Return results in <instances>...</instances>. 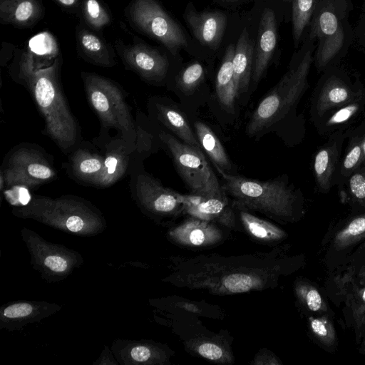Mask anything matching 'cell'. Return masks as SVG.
Returning <instances> with one entry per match:
<instances>
[{
	"mask_svg": "<svg viewBox=\"0 0 365 365\" xmlns=\"http://www.w3.org/2000/svg\"><path fill=\"white\" fill-rule=\"evenodd\" d=\"M82 215H73L69 217L65 222L66 228L73 232H77L81 230L84 227V220Z\"/></svg>",
	"mask_w": 365,
	"mask_h": 365,
	"instance_id": "obj_38",
	"label": "cell"
},
{
	"mask_svg": "<svg viewBox=\"0 0 365 365\" xmlns=\"http://www.w3.org/2000/svg\"><path fill=\"white\" fill-rule=\"evenodd\" d=\"M344 283H351L354 285L365 286V259H362L360 265L356 264L351 268L350 272H346L344 277Z\"/></svg>",
	"mask_w": 365,
	"mask_h": 365,
	"instance_id": "obj_33",
	"label": "cell"
},
{
	"mask_svg": "<svg viewBox=\"0 0 365 365\" xmlns=\"http://www.w3.org/2000/svg\"><path fill=\"white\" fill-rule=\"evenodd\" d=\"M364 325H365V313H364V317L362 319L361 327L364 326Z\"/></svg>",
	"mask_w": 365,
	"mask_h": 365,
	"instance_id": "obj_44",
	"label": "cell"
},
{
	"mask_svg": "<svg viewBox=\"0 0 365 365\" xmlns=\"http://www.w3.org/2000/svg\"><path fill=\"white\" fill-rule=\"evenodd\" d=\"M103 153L87 143H79L70 153L66 170L78 183L94 186L103 169Z\"/></svg>",
	"mask_w": 365,
	"mask_h": 365,
	"instance_id": "obj_14",
	"label": "cell"
},
{
	"mask_svg": "<svg viewBox=\"0 0 365 365\" xmlns=\"http://www.w3.org/2000/svg\"><path fill=\"white\" fill-rule=\"evenodd\" d=\"M217 170L222 178L224 192L238 201L277 213L287 214L291 212L295 195L282 178L262 181Z\"/></svg>",
	"mask_w": 365,
	"mask_h": 365,
	"instance_id": "obj_5",
	"label": "cell"
},
{
	"mask_svg": "<svg viewBox=\"0 0 365 365\" xmlns=\"http://www.w3.org/2000/svg\"><path fill=\"white\" fill-rule=\"evenodd\" d=\"M44 264L51 270L56 272H63L68 267L66 260L58 256H48L45 259Z\"/></svg>",
	"mask_w": 365,
	"mask_h": 365,
	"instance_id": "obj_37",
	"label": "cell"
},
{
	"mask_svg": "<svg viewBox=\"0 0 365 365\" xmlns=\"http://www.w3.org/2000/svg\"><path fill=\"white\" fill-rule=\"evenodd\" d=\"M336 150L335 146H327L315 155L314 171L317 182L320 188L327 190L334 169Z\"/></svg>",
	"mask_w": 365,
	"mask_h": 365,
	"instance_id": "obj_22",
	"label": "cell"
},
{
	"mask_svg": "<svg viewBox=\"0 0 365 365\" xmlns=\"http://www.w3.org/2000/svg\"><path fill=\"white\" fill-rule=\"evenodd\" d=\"M317 0H292V29L295 46L302 32L314 14Z\"/></svg>",
	"mask_w": 365,
	"mask_h": 365,
	"instance_id": "obj_23",
	"label": "cell"
},
{
	"mask_svg": "<svg viewBox=\"0 0 365 365\" xmlns=\"http://www.w3.org/2000/svg\"><path fill=\"white\" fill-rule=\"evenodd\" d=\"M184 18L202 45L212 50H216L219 47L227 24V17L223 13L197 12L188 6Z\"/></svg>",
	"mask_w": 365,
	"mask_h": 365,
	"instance_id": "obj_13",
	"label": "cell"
},
{
	"mask_svg": "<svg viewBox=\"0 0 365 365\" xmlns=\"http://www.w3.org/2000/svg\"><path fill=\"white\" fill-rule=\"evenodd\" d=\"M0 170V188L33 189L53 180L57 173L46 154L32 145H19L5 158Z\"/></svg>",
	"mask_w": 365,
	"mask_h": 365,
	"instance_id": "obj_6",
	"label": "cell"
},
{
	"mask_svg": "<svg viewBox=\"0 0 365 365\" xmlns=\"http://www.w3.org/2000/svg\"><path fill=\"white\" fill-rule=\"evenodd\" d=\"M130 356L137 361H145L150 358V351L147 347L136 346L131 350Z\"/></svg>",
	"mask_w": 365,
	"mask_h": 365,
	"instance_id": "obj_39",
	"label": "cell"
},
{
	"mask_svg": "<svg viewBox=\"0 0 365 365\" xmlns=\"http://www.w3.org/2000/svg\"><path fill=\"white\" fill-rule=\"evenodd\" d=\"M354 93L348 86L337 78H329L322 88L317 101V111L319 115L335 108L352 102Z\"/></svg>",
	"mask_w": 365,
	"mask_h": 365,
	"instance_id": "obj_20",
	"label": "cell"
},
{
	"mask_svg": "<svg viewBox=\"0 0 365 365\" xmlns=\"http://www.w3.org/2000/svg\"><path fill=\"white\" fill-rule=\"evenodd\" d=\"M148 110L153 123L163 126L185 143L202 150L195 131L177 106L165 98L154 96L148 100Z\"/></svg>",
	"mask_w": 365,
	"mask_h": 365,
	"instance_id": "obj_11",
	"label": "cell"
},
{
	"mask_svg": "<svg viewBox=\"0 0 365 365\" xmlns=\"http://www.w3.org/2000/svg\"><path fill=\"white\" fill-rule=\"evenodd\" d=\"M194 131L202 150L208 155L216 170L235 174L233 165L225 149L210 126L197 120L194 123Z\"/></svg>",
	"mask_w": 365,
	"mask_h": 365,
	"instance_id": "obj_17",
	"label": "cell"
},
{
	"mask_svg": "<svg viewBox=\"0 0 365 365\" xmlns=\"http://www.w3.org/2000/svg\"><path fill=\"white\" fill-rule=\"evenodd\" d=\"M314 13L312 36L319 40L317 63L319 67H323L340 51L344 43V33L332 0H322Z\"/></svg>",
	"mask_w": 365,
	"mask_h": 365,
	"instance_id": "obj_9",
	"label": "cell"
},
{
	"mask_svg": "<svg viewBox=\"0 0 365 365\" xmlns=\"http://www.w3.org/2000/svg\"><path fill=\"white\" fill-rule=\"evenodd\" d=\"M190 242L195 245H200L204 242L205 235L200 229H195L190 235Z\"/></svg>",
	"mask_w": 365,
	"mask_h": 365,
	"instance_id": "obj_40",
	"label": "cell"
},
{
	"mask_svg": "<svg viewBox=\"0 0 365 365\" xmlns=\"http://www.w3.org/2000/svg\"><path fill=\"white\" fill-rule=\"evenodd\" d=\"M254 46L245 29L237 42L232 61L237 98L247 92L252 80Z\"/></svg>",
	"mask_w": 365,
	"mask_h": 365,
	"instance_id": "obj_15",
	"label": "cell"
},
{
	"mask_svg": "<svg viewBox=\"0 0 365 365\" xmlns=\"http://www.w3.org/2000/svg\"><path fill=\"white\" fill-rule=\"evenodd\" d=\"M347 294L348 304L351 307L356 325L361 328L365 313V286L354 285Z\"/></svg>",
	"mask_w": 365,
	"mask_h": 365,
	"instance_id": "obj_27",
	"label": "cell"
},
{
	"mask_svg": "<svg viewBox=\"0 0 365 365\" xmlns=\"http://www.w3.org/2000/svg\"><path fill=\"white\" fill-rule=\"evenodd\" d=\"M244 219L247 221L250 232L259 238H264L267 235V230L258 220L247 214L243 215Z\"/></svg>",
	"mask_w": 365,
	"mask_h": 365,
	"instance_id": "obj_36",
	"label": "cell"
},
{
	"mask_svg": "<svg viewBox=\"0 0 365 365\" xmlns=\"http://www.w3.org/2000/svg\"><path fill=\"white\" fill-rule=\"evenodd\" d=\"M205 76L203 66L198 62L193 63L178 75L176 82L180 91L185 94L193 93L202 82Z\"/></svg>",
	"mask_w": 365,
	"mask_h": 365,
	"instance_id": "obj_25",
	"label": "cell"
},
{
	"mask_svg": "<svg viewBox=\"0 0 365 365\" xmlns=\"http://www.w3.org/2000/svg\"><path fill=\"white\" fill-rule=\"evenodd\" d=\"M83 13L87 24L94 29H101L110 21L108 11L98 0H84Z\"/></svg>",
	"mask_w": 365,
	"mask_h": 365,
	"instance_id": "obj_26",
	"label": "cell"
},
{
	"mask_svg": "<svg viewBox=\"0 0 365 365\" xmlns=\"http://www.w3.org/2000/svg\"><path fill=\"white\" fill-rule=\"evenodd\" d=\"M118 51L125 66L144 81L158 85L165 80L169 62L158 50L143 43H135L118 48Z\"/></svg>",
	"mask_w": 365,
	"mask_h": 365,
	"instance_id": "obj_10",
	"label": "cell"
},
{
	"mask_svg": "<svg viewBox=\"0 0 365 365\" xmlns=\"http://www.w3.org/2000/svg\"><path fill=\"white\" fill-rule=\"evenodd\" d=\"M32 307L28 303H19L7 307L4 310V315L8 318H19L29 315Z\"/></svg>",
	"mask_w": 365,
	"mask_h": 365,
	"instance_id": "obj_34",
	"label": "cell"
},
{
	"mask_svg": "<svg viewBox=\"0 0 365 365\" xmlns=\"http://www.w3.org/2000/svg\"><path fill=\"white\" fill-rule=\"evenodd\" d=\"M359 352L362 354H365V337L359 346Z\"/></svg>",
	"mask_w": 365,
	"mask_h": 365,
	"instance_id": "obj_42",
	"label": "cell"
},
{
	"mask_svg": "<svg viewBox=\"0 0 365 365\" xmlns=\"http://www.w3.org/2000/svg\"><path fill=\"white\" fill-rule=\"evenodd\" d=\"M40 0H0V19L4 24L28 27L42 16Z\"/></svg>",
	"mask_w": 365,
	"mask_h": 365,
	"instance_id": "obj_16",
	"label": "cell"
},
{
	"mask_svg": "<svg viewBox=\"0 0 365 365\" xmlns=\"http://www.w3.org/2000/svg\"><path fill=\"white\" fill-rule=\"evenodd\" d=\"M223 283L227 290L234 293L245 292L252 287V278L245 274L229 275Z\"/></svg>",
	"mask_w": 365,
	"mask_h": 365,
	"instance_id": "obj_30",
	"label": "cell"
},
{
	"mask_svg": "<svg viewBox=\"0 0 365 365\" xmlns=\"http://www.w3.org/2000/svg\"><path fill=\"white\" fill-rule=\"evenodd\" d=\"M58 1L60 4L65 6H71L75 5L78 0H56Z\"/></svg>",
	"mask_w": 365,
	"mask_h": 365,
	"instance_id": "obj_41",
	"label": "cell"
},
{
	"mask_svg": "<svg viewBox=\"0 0 365 365\" xmlns=\"http://www.w3.org/2000/svg\"><path fill=\"white\" fill-rule=\"evenodd\" d=\"M365 241V213L355 216L334 235L331 247L335 251H345Z\"/></svg>",
	"mask_w": 365,
	"mask_h": 365,
	"instance_id": "obj_21",
	"label": "cell"
},
{
	"mask_svg": "<svg viewBox=\"0 0 365 365\" xmlns=\"http://www.w3.org/2000/svg\"><path fill=\"white\" fill-rule=\"evenodd\" d=\"M359 105L356 102H351L336 111L327 121V126L346 123L352 118L359 110Z\"/></svg>",
	"mask_w": 365,
	"mask_h": 365,
	"instance_id": "obj_31",
	"label": "cell"
},
{
	"mask_svg": "<svg viewBox=\"0 0 365 365\" xmlns=\"http://www.w3.org/2000/svg\"><path fill=\"white\" fill-rule=\"evenodd\" d=\"M349 187L354 200L365 205V173H354L349 179Z\"/></svg>",
	"mask_w": 365,
	"mask_h": 365,
	"instance_id": "obj_32",
	"label": "cell"
},
{
	"mask_svg": "<svg viewBox=\"0 0 365 365\" xmlns=\"http://www.w3.org/2000/svg\"><path fill=\"white\" fill-rule=\"evenodd\" d=\"M81 77L88 102L100 120L101 133L113 129L124 139L136 142L137 122L120 86L94 73L82 72Z\"/></svg>",
	"mask_w": 365,
	"mask_h": 365,
	"instance_id": "obj_3",
	"label": "cell"
},
{
	"mask_svg": "<svg viewBox=\"0 0 365 365\" xmlns=\"http://www.w3.org/2000/svg\"><path fill=\"white\" fill-rule=\"evenodd\" d=\"M364 160L362 153L361 140L356 141L346 153L341 167L344 174H349Z\"/></svg>",
	"mask_w": 365,
	"mask_h": 365,
	"instance_id": "obj_29",
	"label": "cell"
},
{
	"mask_svg": "<svg viewBox=\"0 0 365 365\" xmlns=\"http://www.w3.org/2000/svg\"><path fill=\"white\" fill-rule=\"evenodd\" d=\"M76 37L79 51L86 61L102 67L115 65L113 52L97 35L83 29L78 31Z\"/></svg>",
	"mask_w": 365,
	"mask_h": 365,
	"instance_id": "obj_18",
	"label": "cell"
},
{
	"mask_svg": "<svg viewBox=\"0 0 365 365\" xmlns=\"http://www.w3.org/2000/svg\"><path fill=\"white\" fill-rule=\"evenodd\" d=\"M59 62L29 68L19 66L16 81L24 86L44 120V134L64 153L78 144L80 134L76 119L59 81Z\"/></svg>",
	"mask_w": 365,
	"mask_h": 365,
	"instance_id": "obj_1",
	"label": "cell"
},
{
	"mask_svg": "<svg viewBox=\"0 0 365 365\" xmlns=\"http://www.w3.org/2000/svg\"><path fill=\"white\" fill-rule=\"evenodd\" d=\"M312 60V51H307L264 96L246 126L249 136L259 137L273 130L297 104L305 89Z\"/></svg>",
	"mask_w": 365,
	"mask_h": 365,
	"instance_id": "obj_2",
	"label": "cell"
},
{
	"mask_svg": "<svg viewBox=\"0 0 365 365\" xmlns=\"http://www.w3.org/2000/svg\"><path fill=\"white\" fill-rule=\"evenodd\" d=\"M199 354L203 357L210 359L217 360L222 357V349L215 344L204 343L198 347Z\"/></svg>",
	"mask_w": 365,
	"mask_h": 365,
	"instance_id": "obj_35",
	"label": "cell"
},
{
	"mask_svg": "<svg viewBox=\"0 0 365 365\" xmlns=\"http://www.w3.org/2000/svg\"><path fill=\"white\" fill-rule=\"evenodd\" d=\"M158 139L169 151L174 165L193 194L224 197V190L205 155L165 129L156 130Z\"/></svg>",
	"mask_w": 365,
	"mask_h": 365,
	"instance_id": "obj_4",
	"label": "cell"
},
{
	"mask_svg": "<svg viewBox=\"0 0 365 365\" xmlns=\"http://www.w3.org/2000/svg\"><path fill=\"white\" fill-rule=\"evenodd\" d=\"M235 50L233 44L227 48L215 81L216 95L219 102L225 108L231 111L234 109L237 99L232 68Z\"/></svg>",
	"mask_w": 365,
	"mask_h": 365,
	"instance_id": "obj_19",
	"label": "cell"
},
{
	"mask_svg": "<svg viewBox=\"0 0 365 365\" xmlns=\"http://www.w3.org/2000/svg\"><path fill=\"white\" fill-rule=\"evenodd\" d=\"M309 329L317 341L326 348H334L337 344V336L334 326L329 317L322 315L310 317Z\"/></svg>",
	"mask_w": 365,
	"mask_h": 365,
	"instance_id": "obj_24",
	"label": "cell"
},
{
	"mask_svg": "<svg viewBox=\"0 0 365 365\" xmlns=\"http://www.w3.org/2000/svg\"><path fill=\"white\" fill-rule=\"evenodd\" d=\"M299 292L309 310L316 313H323L327 311L326 302L314 287L310 284H303Z\"/></svg>",
	"mask_w": 365,
	"mask_h": 365,
	"instance_id": "obj_28",
	"label": "cell"
},
{
	"mask_svg": "<svg viewBox=\"0 0 365 365\" xmlns=\"http://www.w3.org/2000/svg\"><path fill=\"white\" fill-rule=\"evenodd\" d=\"M277 42L275 15L271 9H264L258 28L254 49L252 81L257 84L264 76L272 57Z\"/></svg>",
	"mask_w": 365,
	"mask_h": 365,
	"instance_id": "obj_12",
	"label": "cell"
},
{
	"mask_svg": "<svg viewBox=\"0 0 365 365\" xmlns=\"http://www.w3.org/2000/svg\"><path fill=\"white\" fill-rule=\"evenodd\" d=\"M361 149H362L363 155H364V158L365 159V136L361 140Z\"/></svg>",
	"mask_w": 365,
	"mask_h": 365,
	"instance_id": "obj_43",
	"label": "cell"
},
{
	"mask_svg": "<svg viewBox=\"0 0 365 365\" xmlns=\"http://www.w3.org/2000/svg\"><path fill=\"white\" fill-rule=\"evenodd\" d=\"M128 16L138 30L160 42L173 55L187 45L180 26L155 0H133Z\"/></svg>",
	"mask_w": 365,
	"mask_h": 365,
	"instance_id": "obj_7",
	"label": "cell"
},
{
	"mask_svg": "<svg viewBox=\"0 0 365 365\" xmlns=\"http://www.w3.org/2000/svg\"><path fill=\"white\" fill-rule=\"evenodd\" d=\"M144 160L138 158L131 165L130 188L133 194L140 203L157 212H173L182 202L181 195L165 187L147 173L143 166Z\"/></svg>",
	"mask_w": 365,
	"mask_h": 365,
	"instance_id": "obj_8",
	"label": "cell"
}]
</instances>
